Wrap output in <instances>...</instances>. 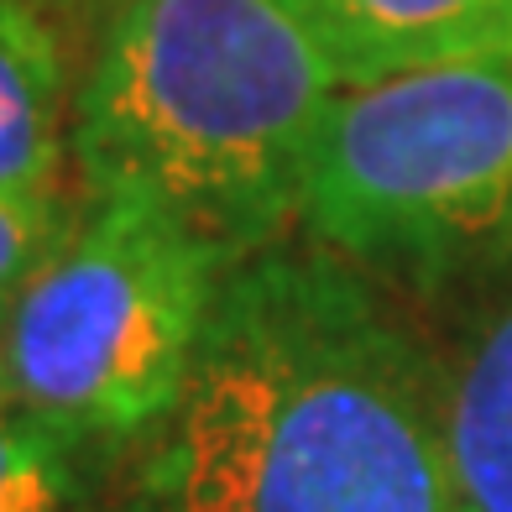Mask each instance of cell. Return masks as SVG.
Here are the masks:
<instances>
[{
  "label": "cell",
  "instance_id": "obj_1",
  "mask_svg": "<svg viewBox=\"0 0 512 512\" xmlns=\"http://www.w3.org/2000/svg\"><path fill=\"white\" fill-rule=\"evenodd\" d=\"M131 512H460L445 408L335 256H251L204 319Z\"/></svg>",
  "mask_w": 512,
  "mask_h": 512
},
{
  "label": "cell",
  "instance_id": "obj_2",
  "mask_svg": "<svg viewBox=\"0 0 512 512\" xmlns=\"http://www.w3.org/2000/svg\"><path fill=\"white\" fill-rule=\"evenodd\" d=\"M340 89L283 0H121L68 147L89 199L152 204L241 262L298 220Z\"/></svg>",
  "mask_w": 512,
  "mask_h": 512
},
{
  "label": "cell",
  "instance_id": "obj_3",
  "mask_svg": "<svg viewBox=\"0 0 512 512\" xmlns=\"http://www.w3.org/2000/svg\"><path fill=\"white\" fill-rule=\"evenodd\" d=\"M230 267L162 209L95 199L0 314L11 413L58 439L162 418L189 382Z\"/></svg>",
  "mask_w": 512,
  "mask_h": 512
},
{
  "label": "cell",
  "instance_id": "obj_4",
  "mask_svg": "<svg viewBox=\"0 0 512 512\" xmlns=\"http://www.w3.org/2000/svg\"><path fill=\"white\" fill-rule=\"evenodd\" d=\"M298 220L345 262L450 267L512 241V58L345 84L314 136Z\"/></svg>",
  "mask_w": 512,
  "mask_h": 512
},
{
  "label": "cell",
  "instance_id": "obj_5",
  "mask_svg": "<svg viewBox=\"0 0 512 512\" xmlns=\"http://www.w3.org/2000/svg\"><path fill=\"white\" fill-rule=\"evenodd\" d=\"M340 84L460 58H512V0H283Z\"/></svg>",
  "mask_w": 512,
  "mask_h": 512
},
{
  "label": "cell",
  "instance_id": "obj_6",
  "mask_svg": "<svg viewBox=\"0 0 512 512\" xmlns=\"http://www.w3.org/2000/svg\"><path fill=\"white\" fill-rule=\"evenodd\" d=\"M68 79L58 37L27 0H0V194H58Z\"/></svg>",
  "mask_w": 512,
  "mask_h": 512
},
{
  "label": "cell",
  "instance_id": "obj_7",
  "mask_svg": "<svg viewBox=\"0 0 512 512\" xmlns=\"http://www.w3.org/2000/svg\"><path fill=\"white\" fill-rule=\"evenodd\" d=\"M460 512H512V304L471 340L445 392Z\"/></svg>",
  "mask_w": 512,
  "mask_h": 512
},
{
  "label": "cell",
  "instance_id": "obj_8",
  "mask_svg": "<svg viewBox=\"0 0 512 512\" xmlns=\"http://www.w3.org/2000/svg\"><path fill=\"white\" fill-rule=\"evenodd\" d=\"M0 512H68L58 434L21 413H0Z\"/></svg>",
  "mask_w": 512,
  "mask_h": 512
},
{
  "label": "cell",
  "instance_id": "obj_9",
  "mask_svg": "<svg viewBox=\"0 0 512 512\" xmlns=\"http://www.w3.org/2000/svg\"><path fill=\"white\" fill-rule=\"evenodd\" d=\"M68 230L74 220L58 194H0V314Z\"/></svg>",
  "mask_w": 512,
  "mask_h": 512
},
{
  "label": "cell",
  "instance_id": "obj_10",
  "mask_svg": "<svg viewBox=\"0 0 512 512\" xmlns=\"http://www.w3.org/2000/svg\"><path fill=\"white\" fill-rule=\"evenodd\" d=\"M11 408V398H6V356H0V413Z\"/></svg>",
  "mask_w": 512,
  "mask_h": 512
},
{
  "label": "cell",
  "instance_id": "obj_11",
  "mask_svg": "<svg viewBox=\"0 0 512 512\" xmlns=\"http://www.w3.org/2000/svg\"><path fill=\"white\" fill-rule=\"evenodd\" d=\"M68 6H100V0H68Z\"/></svg>",
  "mask_w": 512,
  "mask_h": 512
}]
</instances>
